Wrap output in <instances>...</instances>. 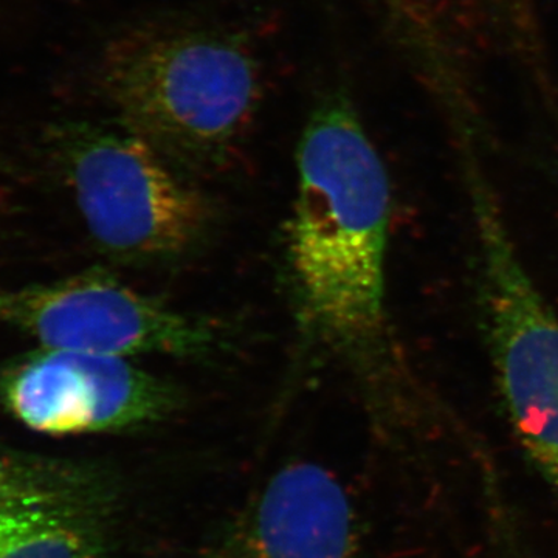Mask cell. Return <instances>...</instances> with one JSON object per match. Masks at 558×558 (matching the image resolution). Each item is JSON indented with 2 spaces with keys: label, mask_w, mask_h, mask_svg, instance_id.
<instances>
[{
  "label": "cell",
  "mask_w": 558,
  "mask_h": 558,
  "mask_svg": "<svg viewBox=\"0 0 558 558\" xmlns=\"http://www.w3.org/2000/svg\"><path fill=\"white\" fill-rule=\"evenodd\" d=\"M296 167L288 258L300 317L333 349L374 351L387 323L391 189L343 90L328 92L312 109Z\"/></svg>",
  "instance_id": "1"
},
{
  "label": "cell",
  "mask_w": 558,
  "mask_h": 558,
  "mask_svg": "<svg viewBox=\"0 0 558 558\" xmlns=\"http://www.w3.org/2000/svg\"><path fill=\"white\" fill-rule=\"evenodd\" d=\"M97 75L121 128L178 170L226 167L263 100L255 53L240 36L215 28H131L106 44Z\"/></svg>",
  "instance_id": "2"
},
{
  "label": "cell",
  "mask_w": 558,
  "mask_h": 558,
  "mask_svg": "<svg viewBox=\"0 0 558 558\" xmlns=\"http://www.w3.org/2000/svg\"><path fill=\"white\" fill-rule=\"evenodd\" d=\"M43 142L92 240L108 255L171 259L196 247L207 233V199L124 128L60 121L47 128Z\"/></svg>",
  "instance_id": "3"
},
{
  "label": "cell",
  "mask_w": 558,
  "mask_h": 558,
  "mask_svg": "<svg viewBox=\"0 0 558 558\" xmlns=\"http://www.w3.org/2000/svg\"><path fill=\"white\" fill-rule=\"evenodd\" d=\"M481 306L499 398L529 459L558 495V317L531 278L497 201L472 185Z\"/></svg>",
  "instance_id": "4"
},
{
  "label": "cell",
  "mask_w": 558,
  "mask_h": 558,
  "mask_svg": "<svg viewBox=\"0 0 558 558\" xmlns=\"http://www.w3.org/2000/svg\"><path fill=\"white\" fill-rule=\"evenodd\" d=\"M3 323L24 330L39 348L124 359L209 357L223 341L216 323L174 310L101 271L7 290Z\"/></svg>",
  "instance_id": "5"
},
{
  "label": "cell",
  "mask_w": 558,
  "mask_h": 558,
  "mask_svg": "<svg viewBox=\"0 0 558 558\" xmlns=\"http://www.w3.org/2000/svg\"><path fill=\"white\" fill-rule=\"evenodd\" d=\"M179 405L174 385L116 355L39 348L0 371V409L44 435L131 432Z\"/></svg>",
  "instance_id": "6"
},
{
  "label": "cell",
  "mask_w": 558,
  "mask_h": 558,
  "mask_svg": "<svg viewBox=\"0 0 558 558\" xmlns=\"http://www.w3.org/2000/svg\"><path fill=\"white\" fill-rule=\"evenodd\" d=\"M119 510L102 465L0 446V558H109Z\"/></svg>",
  "instance_id": "7"
},
{
  "label": "cell",
  "mask_w": 558,
  "mask_h": 558,
  "mask_svg": "<svg viewBox=\"0 0 558 558\" xmlns=\"http://www.w3.org/2000/svg\"><path fill=\"white\" fill-rule=\"evenodd\" d=\"M360 553L347 488L322 465L293 462L190 558H360Z\"/></svg>",
  "instance_id": "8"
},
{
  "label": "cell",
  "mask_w": 558,
  "mask_h": 558,
  "mask_svg": "<svg viewBox=\"0 0 558 558\" xmlns=\"http://www.w3.org/2000/svg\"><path fill=\"white\" fill-rule=\"evenodd\" d=\"M2 172H11V165L3 159L2 154H0V174H2Z\"/></svg>",
  "instance_id": "9"
},
{
  "label": "cell",
  "mask_w": 558,
  "mask_h": 558,
  "mask_svg": "<svg viewBox=\"0 0 558 558\" xmlns=\"http://www.w3.org/2000/svg\"><path fill=\"white\" fill-rule=\"evenodd\" d=\"M7 290L0 289V323H3V301H5Z\"/></svg>",
  "instance_id": "10"
}]
</instances>
